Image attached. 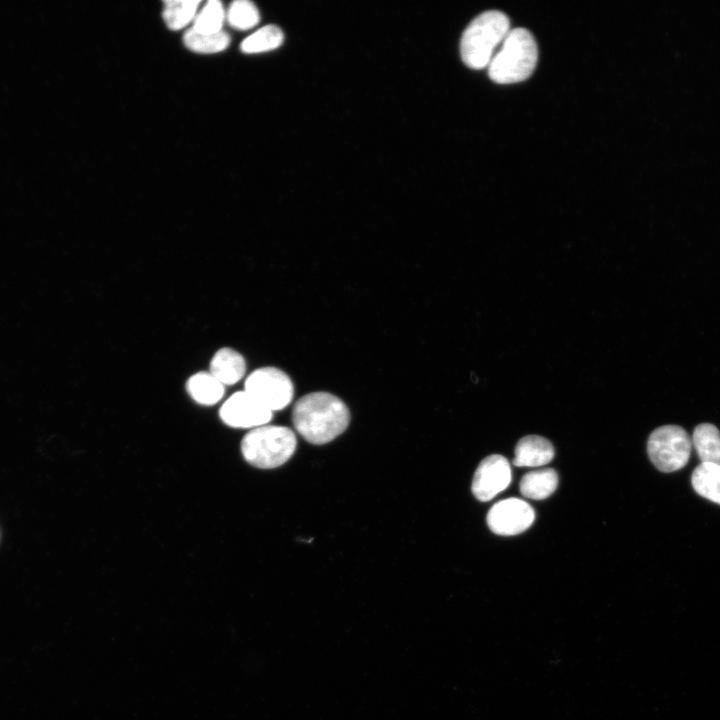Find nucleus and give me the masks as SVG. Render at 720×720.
<instances>
[{"label":"nucleus","instance_id":"f257e3e1","mask_svg":"<svg viewBox=\"0 0 720 720\" xmlns=\"http://www.w3.org/2000/svg\"><path fill=\"white\" fill-rule=\"evenodd\" d=\"M292 421L297 432L315 445L328 443L349 425L346 404L328 392H313L301 397L294 405Z\"/></svg>","mask_w":720,"mask_h":720},{"label":"nucleus","instance_id":"f03ea898","mask_svg":"<svg viewBox=\"0 0 720 720\" xmlns=\"http://www.w3.org/2000/svg\"><path fill=\"white\" fill-rule=\"evenodd\" d=\"M537 60L538 48L531 32L510 29L488 65V74L498 84L521 82L533 73Z\"/></svg>","mask_w":720,"mask_h":720},{"label":"nucleus","instance_id":"7ed1b4c3","mask_svg":"<svg viewBox=\"0 0 720 720\" xmlns=\"http://www.w3.org/2000/svg\"><path fill=\"white\" fill-rule=\"evenodd\" d=\"M509 31L510 21L503 12L488 10L479 14L462 34L460 54L463 62L476 70L488 67Z\"/></svg>","mask_w":720,"mask_h":720},{"label":"nucleus","instance_id":"20e7f679","mask_svg":"<svg viewBox=\"0 0 720 720\" xmlns=\"http://www.w3.org/2000/svg\"><path fill=\"white\" fill-rule=\"evenodd\" d=\"M294 432L285 426L263 425L251 429L241 441L244 459L260 469H272L284 464L295 452Z\"/></svg>","mask_w":720,"mask_h":720},{"label":"nucleus","instance_id":"39448f33","mask_svg":"<svg viewBox=\"0 0 720 720\" xmlns=\"http://www.w3.org/2000/svg\"><path fill=\"white\" fill-rule=\"evenodd\" d=\"M692 440L677 425H664L649 436L647 452L654 466L662 472H674L683 468L691 454Z\"/></svg>","mask_w":720,"mask_h":720},{"label":"nucleus","instance_id":"423d86ee","mask_svg":"<svg viewBox=\"0 0 720 720\" xmlns=\"http://www.w3.org/2000/svg\"><path fill=\"white\" fill-rule=\"evenodd\" d=\"M244 390L271 412L282 410L293 399L290 377L275 367H261L245 379Z\"/></svg>","mask_w":720,"mask_h":720},{"label":"nucleus","instance_id":"0eeeda50","mask_svg":"<svg viewBox=\"0 0 720 720\" xmlns=\"http://www.w3.org/2000/svg\"><path fill=\"white\" fill-rule=\"evenodd\" d=\"M535 519L534 509L518 498H508L494 504L487 514V524L492 532L503 536L520 534Z\"/></svg>","mask_w":720,"mask_h":720},{"label":"nucleus","instance_id":"6e6552de","mask_svg":"<svg viewBox=\"0 0 720 720\" xmlns=\"http://www.w3.org/2000/svg\"><path fill=\"white\" fill-rule=\"evenodd\" d=\"M219 415L230 427L254 429L267 425L273 417V412L242 390L226 399L219 410Z\"/></svg>","mask_w":720,"mask_h":720},{"label":"nucleus","instance_id":"1a4fd4ad","mask_svg":"<svg viewBox=\"0 0 720 720\" xmlns=\"http://www.w3.org/2000/svg\"><path fill=\"white\" fill-rule=\"evenodd\" d=\"M510 482L508 460L502 455H490L480 462L475 471L472 492L478 500L486 502L505 490Z\"/></svg>","mask_w":720,"mask_h":720},{"label":"nucleus","instance_id":"9d476101","mask_svg":"<svg viewBox=\"0 0 720 720\" xmlns=\"http://www.w3.org/2000/svg\"><path fill=\"white\" fill-rule=\"evenodd\" d=\"M209 372L224 386L232 385L244 377L246 362L235 349L223 347L218 349L211 358Z\"/></svg>","mask_w":720,"mask_h":720},{"label":"nucleus","instance_id":"9b49d317","mask_svg":"<svg viewBox=\"0 0 720 720\" xmlns=\"http://www.w3.org/2000/svg\"><path fill=\"white\" fill-rule=\"evenodd\" d=\"M553 457L554 448L546 438L529 435L518 441L513 464L517 467H537L549 463Z\"/></svg>","mask_w":720,"mask_h":720},{"label":"nucleus","instance_id":"f8f14e48","mask_svg":"<svg viewBox=\"0 0 720 720\" xmlns=\"http://www.w3.org/2000/svg\"><path fill=\"white\" fill-rule=\"evenodd\" d=\"M186 391L196 403L211 406L223 398L225 386L209 371H201L188 378Z\"/></svg>","mask_w":720,"mask_h":720},{"label":"nucleus","instance_id":"ddd939ff","mask_svg":"<svg viewBox=\"0 0 720 720\" xmlns=\"http://www.w3.org/2000/svg\"><path fill=\"white\" fill-rule=\"evenodd\" d=\"M558 474L554 469L545 468L526 473L519 484L521 494L530 499L542 500L557 488Z\"/></svg>","mask_w":720,"mask_h":720},{"label":"nucleus","instance_id":"4468645a","mask_svg":"<svg viewBox=\"0 0 720 720\" xmlns=\"http://www.w3.org/2000/svg\"><path fill=\"white\" fill-rule=\"evenodd\" d=\"M692 444L701 463L720 466V431L710 423H701L694 429Z\"/></svg>","mask_w":720,"mask_h":720},{"label":"nucleus","instance_id":"2eb2a0df","mask_svg":"<svg viewBox=\"0 0 720 720\" xmlns=\"http://www.w3.org/2000/svg\"><path fill=\"white\" fill-rule=\"evenodd\" d=\"M691 484L700 496L720 504V466L701 463L692 472Z\"/></svg>","mask_w":720,"mask_h":720},{"label":"nucleus","instance_id":"dca6fc26","mask_svg":"<svg viewBox=\"0 0 720 720\" xmlns=\"http://www.w3.org/2000/svg\"><path fill=\"white\" fill-rule=\"evenodd\" d=\"M198 0H168L164 2L163 19L171 30H180L194 21L197 15Z\"/></svg>","mask_w":720,"mask_h":720},{"label":"nucleus","instance_id":"f3484780","mask_svg":"<svg viewBox=\"0 0 720 720\" xmlns=\"http://www.w3.org/2000/svg\"><path fill=\"white\" fill-rule=\"evenodd\" d=\"M183 40L189 50L203 54L221 52L225 50L230 43V37L225 31L201 33L189 29L184 34Z\"/></svg>","mask_w":720,"mask_h":720},{"label":"nucleus","instance_id":"a211bd4d","mask_svg":"<svg viewBox=\"0 0 720 720\" xmlns=\"http://www.w3.org/2000/svg\"><path fill=\"white\" fill-rule=\"evenodd\" d=\"M284 40L282 30L275 25H267L248 36L241 44L246 54L262 53L276 49Z\"/></svg>","mask_w":720,"mask_h":720},{"label":"nucleus","instance_id":"6ab92c4d","mask_svg":"<svg viewBox=\"0 0 720 720\" xmlns=\"http://www.w3.org/2000/svg\"><path fill=\"white\" fill-rule=\"evenodd\" d=\"M226 13L222 3L212 0L196 15L191 29L201 33H217L222 30Z\"/></svg>","mask_w":720,"mask_h":720},{"label":"nucleus","instance_id":"aec40b11","mask_svg":"<svg viewBox=\"0 0 720 720\" xmlns=\"http://www.w3.org/2000/svg\"><path fill=\"white\" fill-rule=\"evenodd\" d=\"M229 24L237 30H248L258 24L260 14L250 1L237 0L231 3L226 14Z\"/></svg>","mask_w":720,"mask_h":720}]
</instances>
